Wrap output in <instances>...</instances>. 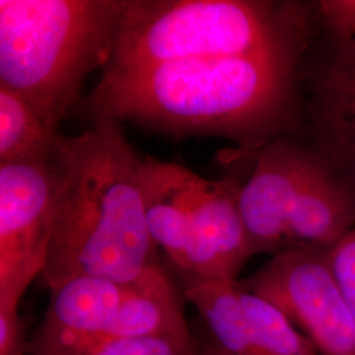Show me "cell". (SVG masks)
<instances>
[{
    "mask_svg": "<svg viewBox=\"0 0 355 355\" xmlns=\"http://www.w3.org/2000/svg\"><path fill=\"white\" fill-rule=\"evenodd\" d=\"M306 49L105 67L83 102L92 121L114 119L179 140L218 137L253 155L297 136Z\"/></svg>",
    "mask_w": 355,
    "mask_h": 355,
    "instance_id": "1",
    "label": "cell"
},
{
    "mask_svg": "<svg viewBox=\"0 0 355 355\" xmlns=\"http://www.w3.org/2000/svg\"><path fill=\"white\" fill-rule=\"evenodd\" d=\"M313 31L312 1L128 0L105 67L302 51Z\"/></svg>",
    "mask_w": 355,
    "mask_h": 355,
    "instance_id": "4",
    "label": "cell"
},
{
    "mask_svg": "<svg viewBox=\"0 0 355 355\" xmlns=\"http://www.w3.org/2000/svg\"><path fill=\"white\" fill-rule=\"evenodd\" d=\"M192 345L159 337L123 338L103 343L86 355H192Z\"/></svg>",
    "mask_w": 355,
    "mask_h": 355,
    "instance_id": "15",
    "label": "cell"
},
{
    "mask_svg": "<svg viewBox=\"0 0 355 355\" xmlns=\"http://www.w3.org/2000/svg\"><path fill=\"white\" fill-rule=\"evenodd\" d=\"M140 337L192 343L182 296L161 265L133 283L76 277L51 288L32 355H86L103 343Z\"/></svg>",
    "mask_w": 355,
    "mask_h": 355,
    "instance_id": "6",
    "label": "cell"
},
{
    "mask_svg": "<svg viewBox=\"0 0 355 355\" xmlns=\"http://www.w3.org/2000/svg\"><path fill=\"white\" fill-rule=\"evenodd\" d=\"M241 214L253 255L329 248L355 228V196L304 141L286 136L254 153Z\"/></svg>",
    "mask_w": 355,
    "mask_h": 355,
    "instance_id": "5",
    "label": "cell"
},
{
    "mask_svg": "<svg viewBox=\"0 0 355 355\" xmlns=\"http://www.w3.org/2000/svg\"><path fill=\"white\" fill-rule=\"evenodd\" d=\"M144 158L114 119L58 136L54 224L42 277L49 290L76 277L133 283L159 266L141 189Z\"/></svg>",
    "mask_w": 355,
    "mask_h": 355,
    "instance_id": "2",
    "label": "cell"
},
{
    "mask_svg": "<svg viewBox=\"0 0 355 355\" xmlns=\"http://www.w3.org/2000/svg\"><path fill=\"white\" fill-rule=\"evenodd\" d=\"M318 35L334 42L355 41V0L312 1Z\"/></svg>",
    "mask_w": 355,
    "mask_h": 355,
    "instance_id": "13",
    "label": "cell"
},
{
    "mask_svg": "<svg viewBox=\"0 0 355 355\" xmlns=\"http://www.w3.org/2000/svg\"><path fill=\"white\" fill-rule=\"evenodd\" d=\"M192 355H234L229 353L227 350H224L215 340L211 337V334L208 333V338H205L203 341H196L192 337Z\"/></svg>",
    "mask_w": 355,
    "mask_h": 355,
    "instance_id": "17",
    "label": "cell"
},
{
    "mask_svg": "<svg viewBox=\"0 0 355 355\" xmlns=\"http://www.w3.org/2000/svg\"><path fill=\"white\" fill-rule=\"evenodd\" d=\"M58 136L23 95L0 85V165L51 164Z\"/></svg>",
    "mask_w": 355,
    "mask_h": 355,
    "instance_id": "11",
    "label": "cell"
},
{
    "mask_svg": "<svg viewBox=\"0 0 355 355\" xmlns=\"http://www.w3.org/2000/svg\"><path fill=\"white\" fill-rule=\"evenodd\" d=\"M240 282V280H239ZM240 296L255 355H316V349L277 305L246 290Z\"/></svg>",
    "mask_w": 355,
    "mask_h": 355,
    "instance_id": "12",
    "label": "cell"
},
{
    "mask_svg": "<svg viewBox=\"0 0 355 355\" xmlns=\"http://www.w3.org/2000/svg\"><path fill=\"white\" fill-rule=\"evenodd\" d=\"M300 102L302 140L355 196V41L312 35L300 70Z\"/></svg>",
    "mask_w": 355,
    "mask_h": 355,
    "instance_id": "8",
    "label": "cell"
},
{
    "mask_svg": "<svg viewBox=\"0 0 355 355\" xmlns=\"http://www.w3.org/2000/svg\"><path fill=\"white\" fill-rule=\"evenodd\" d=\"M277 305L321 355H355V318L330 270L327 248L274 255L240 282Z\"/></svg>",
    "mask_w": 355,
    "mask_h": 355,
    "instance_id": "7",
    "label": "cell"
},
{
    "mask_svg": "<svg viewBox=\"0 0 355 355\" xmlns=\"http://www.w3.org/2000/svg\"><path fill=\"white\" fill-rule=\"evenodd\" d=\"M331 274L355 318V228L327 248Z\"/></svg>",
    "mask_w": 355,
    "mask_h": 355,
    "instance_id": "14",
    "label": "cell"
},
{
    "mask_svg": "<svg viewBox=\"0 0 355 355\" xmlns=\"http://www.w3.org/2000/svg\"><path fill=\"white\" fill-rule=\"evenodd\" d=\"M57 178L53 161L0 165V305L19 306L45 270Z\"/></svg>",
    "mask_w": 355,
    "mask_h": 355,
    "instance_id": "9",
    "label": "cell"
},
{
    "mask_svg": "<svg viewBox=\"0 0 355 355\" xmlns=\"http://www.w3.org/2000/svg\"><path fill=\"white\" fill-rule=\"evenodd\" d=\"M128 0H0V85L58 133L87 76L105 67Z\"/></svg>",
    "mask_w": 355,
    "mask_h": 355,
    "instance_id": "3",
    "label": "cell"
},
{
    "mask_svg": "<svg viewBox=\"0 0 355 355\" xmlns=\"http://www.w3.org/2000/svg\"><path fill=\"white\" fill-rule=\"evenodd\" d=\"M243 183L239 174L217 180L196 174L189 237L177 265L189 278L239 280L253 257L240 204Z\"/></svg>",
    "mask_w": 355,
    "mask_h": 355,
    "instance_id": "10",
    "label": "cell"
},
{
    "mask_svg": "<svg viewBox=\"0 0 355 355\" xmlns=\"http://www.w3.org/2000/svg\"><path fill=\"white\" fill-rule=\"evenodd\" d=\"M26 321L19 306L0 305V355H26Z\"/></svg>",
    "mask_w": 355,
    "mask_h": 355,
    "instance_id": "16",
    "label": "cell"
}]
</instances>
